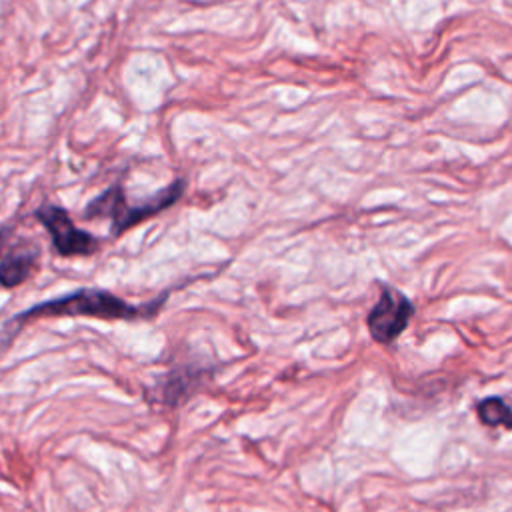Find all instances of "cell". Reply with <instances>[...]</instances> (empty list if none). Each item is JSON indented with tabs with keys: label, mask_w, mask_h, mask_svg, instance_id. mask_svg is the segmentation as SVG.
I'll return each instance as SVG.
<instances>
[{
	"label": "cell",
	"mask_w": 512,
	"mask_h": 512,
	"mask_svg": "<svg viewBox=\"0 0 512 512\" xmlns=\"http://www.w3.org/2000/svg\"><path fill=\"white\" fill-rule=\"evenodd\" d=\"M36 218L48 230L52 246L60 256H86L96 252V238L80 230L64 208L46 204L36 210Z\"/></svg>",
	"instance_id": "3957f363"
},
{
	"label": "cell",
	"mask_w": 512,
	"mask_h": 512,
	"mask_svg": "<svg viewBox=\"0 0 512 512\" xmlns=\"http://www.w3.org/2000/svg\"><path fill=\"white\" fill-rule=\"evenodd\" d=\"M412 316V304L406 296L394 290H384L378 304L368 314V328L374 340L392 342L408 324Z\"/></svg>",
	"instance_id": "277c9868"
},
{
	"label": "cell",
	"mask_w": 512,
	"mask_h": 512,
	"mask_svg": "<svg viewBox=\"0 0 512 512\" xmlns=\"http://www.w3.org/2000/svg\"><path fill=\"white\" fill-rule=\"evenodd\" d=\"M478 418L488 426L512 428V410L500 398H486L478 404Z\"/></svg>",
	"instance_id": "8992f818"
},
{
	"label": "cell",
	"mask_w": 512,
	"mask_h": 512,
	"mask_svg": "<svg viewBox=\"0 0 512 512\" xmlns=\"http://www.w3.org/2000/svg\"><path fill=\"white\" fill-rule=\"evenodd\" d=\"M36 250H20L10 254L0 264V284L6 288H14L22 284L36 268Z\"/></svg>",
	"instance_id": "5b68a950"
},
{
	"label": "cell",
	"mask_w": 512,
	"mask_h": 512,
	"mask_svg": "<svg viewBox=\"0 0 512 512\" xmlns=\"http://www.w3.org/2000/svg\"><path fill=\"white\" fill-rule=\"evenodd\" d=\"M142 308L128 304L106 290H78L56 300H48L18 314V320L34 316H94L106 320H136Z\"/></svg>",
	"instance_id": "7a4b0ae2"
},
{
	"label": "cell",
	"mask_w": 512,
	"mask_h": 512,
	"mask_svg": "<svg viewBox=\"0 0 512 512\" xmlns=\"http://www.w3.org/2000/svg\"><path fill=\"white\" fill-rule=\"evenodd\" d=\"M8 234H10V232H8V230H6V228H2V230H0V254H2V248H4V242H6V240H8Z\"/></svg>",
	"instance_id": "52a82bcc"
},
{
	"label": "cell",
	"mask_w": 512,
	"mask_h": 512,
	"mask_svg": "<svg viewBox=\"0 0 512 512\" xmlns=\"http://www.w3.org/2000/svg\"><path fill=\"white\" fill-rule=\"evenodd\" d=\"M184 190V182L176 180L170 186L156 192L152 198L130 206L124 196V188L120 184L110 186L102 194H98L84 210L86 218H110L112 220V234L118 236L128 228L140 224L142 220L162 212L164 208L172 206Z\"/></svg>",
	"instance_id": "6da1fadb"
}]
</instances>
